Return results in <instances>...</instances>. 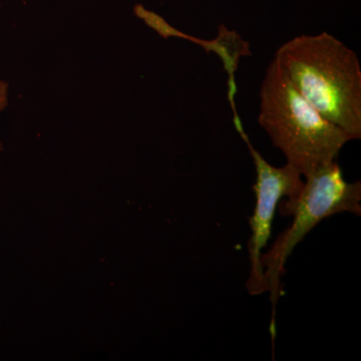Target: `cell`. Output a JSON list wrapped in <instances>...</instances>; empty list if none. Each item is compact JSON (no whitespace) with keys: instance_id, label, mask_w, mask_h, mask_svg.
Here are the masks:
<instances>
[{"instance_id":"1","label":"cell","mask_w":361,"mask_h":361,"mask_svg":"<svg viewBox=\"0 0 361 361\" xmlns=\"http://www.w3.org/2000/svg\"><path fill=\"white\" fill-rule=\"evenodd\" d=\"M274 59L323 118L361 139V68L353 49L327 32L302 35L282 44Z\"/></svg>"},{"instance_id":"2","label":"cell","mask_w":361,"mask_h":361,"mask_svg":"<svg viewBox=\"0 0 361 361\" xmlns=\"http://www.w3.org/2000/svg\"><path fill=\"white\" fill-rule=\"evenodd\" d=\"M258 122L287 163L303 177L336 161L344 145L351 141L297 92L275 59L261 85Z\"/></svg>"},{"instance_id":"3","label":"cell","mask_w":361,"mask_h":361,"mask_svg":"<svg viewBox=\"0 0 361 361\" xmlns=\"http://www.w3.org/2000/svg\"><path fill=\"white\" fill-rule=\"evenodd\" d=\"M279 212L286 217L293 216V221L269 250L260 256L266 292H269L272 303V339L275 337V310L283 292L281 277L287 259L297 244L322 220L341 213L361 215V182H346L336 161H330L304 176L300 194L293 202H282Z\"/></svg>"},{"instance_id":"4","label":"cell","mask_w":361,"mask_h":361,"mask_svg":"<svg viewBox=\"0 0 361 361\" xmlns=\"http://www.w3.org/2000/svg\"><path fill=\"white\" fill-rule=\"evenodd\" d=\"M242 137L248 145L256 169L255 192L256 205L250 218L251 236L248 242L250 257V275L246 282V288L250 295L265 293L264 272L260 264V256L270 238L273 218L278 204L282 198L293 202L302 190V174L287 163L283 167L270 165L262 155L253 148L241 127H238Z\"/></svg>"},{"instance_id":"5","label":"cell","mask_w":361,"mask_h":361,"mask_svg":"<svg viewBox=\"0 0 361 361\" xmlns=\"http://www.w3.org/2000/svg\"><path fill=\"white\" fill-rule=\"evenodd\" d=\"M9 85L4 80H0V113L6 110L8 104ZM4 149V145L0 141V152Z\"/></svg>"}]
</instances>
